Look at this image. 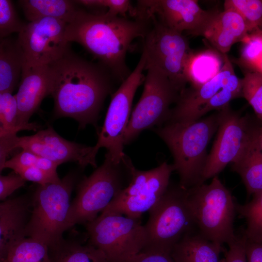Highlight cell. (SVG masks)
I'll return each instance as SVG.
<instances>
[{
    "label": "cell",
    "instance_id": "cell-1",
    "mask_svg": "<svg viewBox=\"0 0 262 262\" xmlns=\"http://www.w3.org/2000/svg\"><path fill=\"white\" fill-rule=\"evenodd\" d=\"M49 67L54 117L74 119L82 129L87 125L97 128L104 101L114 93L116 82L109 70L98 62L78 55L70 48Z\"/></svg>",
    "mask_w": 262,
    "mask_h": 262
},
{
    "label": "cell",
    "instance_id": "cell-2",
    "mask_svg": "<svg viewBox=\"0 0 262 262\" xmlns=\"http://www.w3.org/2000/svg\"><path fill=\"white\" fill-rule=\"evenodd\" d=\"M151 20L96 14L78 9L66 24L65 36L68 42L83 46L98 62L106 67L116 82H122L131 74L126 55L133 41L145 37Z\"/></svg>",
    "mask_w": 262,
    "mask_h": 262
},
{
    "label": "cell",
    "instance_id": "cell-3",
    "mask_svg": "<svg viewBox=\"0 0 262 262\" xmlns=\"http://www.w3.org/2000/svg\"><path fill=\"white\" fill-rule=\"evenodd\" d=\"M222 109L202 119L189 123H166L155 129L171 151L175 171L180 177L179 185L185 189L201 184L208 156L207 147L218 130Z\"/></svg>",
    "mask_w": 262,
    "mask_h": 262
},
{
    "label": "cell",
    "instance_id": "cell-4",
    "mask_svg": "<svg viewBox=\"0 0 262 262\" xmlns=\"http://www.w3.org/2000/svg\"><path fill=\"white\" fill-rule=\"evenodd\" d=\"M81 179L78 171H71L58 182L38 185L31 196L27 237L48 247L63 238L71 195Z\"/></svg>",
    "mask_w": 262,
    "mask_h": 262
},
{
    "label": "cell",
    "instance_id": "cell-5",
    "mask_svg": "<svg viewBox=\"0 0 262 262\" xmlns=\"http://www.w3.org/2000/svg\"><path fill=\"white\" fill-rule=\"evenodd\" d=\"M130 174L124 160L117 163L106 153L101 165L76 185V196L71 202L66 220V230L76 224L95 220L128 185Z\"/></svg>",
    "mask_w": 262,
    "mask_h": 262
},
{
    "label": "cell",
    "instance_id": "cell-6",
    "mask_svg": "<svg viewBox=\"0 0 262 262\" xmlns=\"http://www.w3.org/2000/svg\"><path fill=\"white\" fill-rule=\"evenodd\" d=\"M188 198L196 227L207 240L222 246L237 237L233 222L236 204L230 192L217 176L209 184L188 189Z\"/></svg>",
    "mask_w": 262,
    "mask_h": 262
},
{
    "label": "cell",
    "instance_id": "cell-7",
    "mask_svg": "<svg viewBox=\"0 0 262 262\" xmlns=\"http://www.w3.org/2000/svg\"><path fill=\"white\" fill-rule=\"evenodd\" d=\"M188 195V190L180 185H169L148 211L149 218L144 225L147 243L143 250L171 252L175 245L185 234L197 229Z\"/></svg>",
    "mask_w": 262,
    "mask_h": 262
},
{
    "label": "cell",
    "instance_id": "cell-8",
    "mask_svg": "<svg viewBox=\"0 0 262 262\" xmlns=\"http://www.w3.org/2000/svg\"><path fill=\"white\" fill-rule=\"evenodd\" d=\"M88 241L105 255L109 262H126L147 243L140 219L121 214H100L85 225Z\"/></svg>",
    "mask_w": 262,
    "mask_h": 262
},
{
    "label": "cell",
    "instance_id": "cell-9",
    "mask_svg": "<svg viewBox=\"0 0 262 262\" xmlns=\"http://www.w3.org/2000/svg\"><path fill=\"white\" fill-rule=\"evenodd\" d=\"M150 27L143 38L145 70L151 67L164 73L181 92L188 82L187 67L193 51L182 33L173 30L152 16Z\"/></svg>",
    "mask_w": 262,
    "mask_h": 262
},
{
    "label": "cell",
    "instance_id": "cell-10",
    "mask_svg": "<svg viewBox=\"0 0 262 262\" xmlns=\"http://www.w3.org/2000/svg\"><path fill=\"white\" fill-rule=\"evenodd\" d=\"M129 174L128 184L101 213V214H121L140 219L160 200L169 185L173 164L164 162L148 170L136 169L125 154L123 158Z\"/></svg>",
    "mask_w": 262,
    "mask_h": 262
},
{
    "label": "cell",
    "instance_id": "cell-11",
    "mask_svg": "<svg viewBox=\"0 0 262 262\" xmlns=\"http://www.w3.org/2000/svg\"><path fill=\"white\" fill-rule=\"evenodd\" d=\"M16 148L30 151L58 165L75 162L82 168L88 165L97 168L96 156L99 150L95 146H88L67 140L50 126L30 136L0 135V171L3 170L9 153Z\"/></svg>",
    "mask_w": 262,
    "mask_h": 262
},
{
    "label": "cell",
    "instance_id": "cell-12",
    "mask_svg": "<svg viewBox=\"0 0 262 262\" xmlns=\"http://www.w3.org/2000/svg\"><path fill=\"white\" fill-rule=\"evenodd\" d=\"M147 70L143 93L131 112L125 133V145L143 131L164 124L169 116L170 105L176 103L180 93L159 69L151 67Z\"/></svg>",
    "mask_w": 262,
    "mask_h": 262
},
{
    "label": "cell",
    "instance_id": "cell-13",
    "mask_svg": "<svg viewBox=\"0 0 262 262\" xmlns=\"http://www.w3.org/2000/svg\"><path fill=\"white\" fill-rule=\"evenodd\" d=\"M146 59L142 53L131 74L111 95V101L98 140L95 145L98 149L104 147L113 161L122 162L125 154L124 138L131 115L133 99L138 88L144 82Z\"/></svg>",
    "mask_w": 262,
    "mask_h": 262
},
{
    "label": "cell",
    "instance_id": "cell-14",
    "mask_svg": "<svg viewBox=\"0 0 262 262\" xmlns=\"http://www.w3.org/2000/svg\"><path fill=\"white\" fill-rule=\"evenodd\" d=\"M260 127L252 125L247 117L231 111L229 106L223 108L217 135L202 172L201 184L234 163Z\"/></svg>",
    "mask_w": 262,
    "mask_h": 262
},
{
    "label": "cell",
    "instance_id": "cell-15",
    "mask_svg": "<svg viewBox=\"0 0 262 262\" xmlns=\"http://www.w3.org/2000/svg\"><path fill=\"white\" fill-rule=\"evenodd\" d=\"M67 23L45 17L30 22L18 34L24 63L49 66L62 58L70 48L66 38Z\"/></svg>",
    "mask_w": 262,
    "mask_h": 262
},
{
    "label": "cell",
    "instance_id": "cell-16",
    "mask_svg": "<svg viewBox=\"0 0 262 262\" xmlns=\"http://www.w3.org/2000/svg\"><path fill=\"white\" fill-rule=\"evenodd\" d=\"M135 18L149 20L155 16L166 27L199 36L217 12L204 10L196 0H141L135 7Z\"/></svg>",
    "mask_w": 262,
    "mask_h": 262
},
{
    "label": "cell",
    "instance_id": "cell-17",
    "mask_svg": "<svg viewBox=\"0 0 262 262\" xmlns=\"http://www.w3.org/2000/svg\"><path fill=\"white\" fill-rule=\"evenodd\" d=\"M224 63L219 72L202 85L184 89L179 96L174 108L171 109L165 123H189L197 110L216 94L240 79L235 75L232 65L226 54H222Z\"/></svg>",
    "mask_w": 262,
    "mask_h": 262
},
{
    "label": "cell",
    "instance_id": "cell-18",
    "mask_svg": "<svg viewBox=\"0 0 262 262\" xmlns=\"http://www.w3.org/2000/svg\"><path fill=\"white\" fill-rule=\"evenodd\" d=\"M51 77L49 66L24 63L19 86L15 95L17 104L20 124L26 130L36 131L40 125L30 123L43 99L51 93Z\"/></svg>",
    "mask_w": 262,
    "mask_h": 262
},
{
    "label": "cell",
    "instance_id": "cell-19",
    "mask_svg": "<svg viewBox=\"0 0 262 262\" xmlns=\"http://www.w3.org/2000/svg\"><path fill=\"white\" fill-rule=\"evenodd\" d=\"M32 209L31 196L22 195L0 204V259L15 244L26 238Z\"/></svg>",
    "mask_w": 262,
    "mask_h": 262
},
{
    "label": "cell",
    "instance_id": "cell-20",
    "mask_svg": "<svg viewBox=\"0 0 262 262\" xmlns=\"http://www.w3.org/2000/svg\"><path fill=\"white\" fill-rule=\"evenodd\" d=\"M242 17L231 9L217 12L209 20L199 35L205 38L215 49L226 54L235 43L249 34Z\"/></svg>",
    "mask_w": 262,
    "mask_h": 262
},
{
    "label": "cell",
    "instance_id": "cell-21",
    "mask_svg": "<svg viewBox=\"0 0 262 262\" xmlns=\"http://www.w3.org/2000/svg\"><path fill=\"white\" fill-rule=\"evenodd\" d=\"M224 251L222 246L207 240L196 229L175 245L171 255L174 262H221Z\"/></svg>",
    "mask_w": 262,
    "mask_h": 262
},
{
    "label": "cell",
    "instance_id": "cell-22",
    "mask_svg": "<svg viewBox=\"0 0 262 262\" xmlns=\"http://www.w3.org/2000/svg\"><path fill=\"white\" fill-rule=\"evenodd\" d=\"M260 127L232 166V170L241 177L248 195L262 191V149L259 140Z\"/></svg>",
    "mask_w": 262,
    "mask_h": 262
},
{
    "label": "cell",
    "instance_id": "cell-23",
    "mask_svg": "<svg viewBox=\"0 0 262 262\" xmlns=\"http://www.w3.org/2000/svg\"><path fill=\"white\" fill-rule=\"evenodd\" d=\"M24 62L23 51L17 38L0 39V93H12L21 79Z\"/></svg>",
    "mask_w": 262,
    "mask_h": 262
},
{
    "label": "cell",
    "instance_id": "cell-24",
    "mask_svg": "<svg viewBox=\"0 0 262 262\" xmlns=\"http://www.w3.org/2000/svg\"><path fill=\"white\" fill-rule=\"evenodd\" d=\"M49 247L50 262H109L102 251L88 241L64 238Z\"/></svg>",
    "mask_w": 262,
    "mask_h": 262
},
{
    "label": "cell",
    "instance_id": "cell-25",
    "mask_svg": "<svg viewBox=\"0 0 262 262\" xmlns=\"http://www.w3.org/2000/svg\"><path fill=\"white\" fill-rule=\"evenodd\" d=\"M27 19L32 22L45 17H52L67 24L74 18L78 8L74 0H18Z\"/></svg>",
    "mask_w": 262,
    "mask_h": 262
},
{
    "label": "cell",
    "instance_id": "cell-26",
    "mask_svg": "<svg viewBox=\"0 0 262 262\" xmlns=\"http://www.w3.org/2000/svg\"><path fill=\"white\" fill-rule=\"evenodd\" d=\"M219 56L211 50L199 53L193 52L187 67L188 82L193 87L202 85L213 78L222 66Z\"/></svg>",
    "mask_w": 262,
    "mask_h": 262
},
{
    "label": "cell",
    "instance_id": "cell-27",
    "mask_svg": "<svg viewBox=\"0 0 262 262\" xmlns=\"http://www.w3.org/2000/svg\"><path fill=\"white\" fill-rule=\"evenodd\" d=\"M0 262H50L48 246L30 237L13 246Z\"/></svg>",
    "mask_w": 262,
    "mask_h": 262
},
{
    "label": "cell",
    "instance_id": "cell-28",
    "mask_svg": "<svg viewBox=\"0 0 262 262\" xmlns=\"http://www.w3.org/2000/svg\"><path fill=\"white\" fill-rule=\"evenodd\" d=\"M236 211L246 223L244 233L250 241L262 242V191L253 195L252 200L243 205L236 204Z\"/></svg>",
    "mask_w": 262,
    "mask_h": 262
},
{
    "label": "cell",
    "instance_id": "cell-29",
    "mask_svg": "<svg viewBox=\"0 0 262 262\" xmlns=\"http://www.w3.org/2000/svg\"><path fill=\"white\" fill-rule=\"evenodd\" d=\"M0 135L26 130L19 123L16 99L11 93H0Z\"/></svg>",
    "mask_w": 262,
    "mask_h": 262
},
{
    "label": "cell",
    "instance_id": "cell-30",
    "mask_svg": "<svg viewBox=\"0 0 262 262\" xmlns=\"http://www.w3.org/2000/svg\"><path fill=\"white\" fill-rule=\"evenodd\" d=\"M224 9L237 12L245 20L249 33L258 29L262 22V0H226Z\"/></svg>",
    "mask_w": 262,
    "mask_h": 262
},
{
    "label": "cell",
    "instance_id": "cell-31",
    "mask_svg": "<svg viewBox=\"0 0 262 262\" xmlns=\"http://www.w3.org/2000/svg\"><path fill=\"white\" fill-rule=\"evenodd\" d=\"M242 96L253 108L262 121V73L255 70L247 71L242 79Z\"/></svg>",
    "mask_w": 262,
    "mask_h": 262
},
{
    "label": "cell",
    "instance_id": "cell-32",
    "mask_svg": "<svg viewBox=\"0 0 262 262\" xmlns=\"http://www.w3.org/2000/svg\"><path fill=\"white\" fill-rule=\"evenodd\" d=\"M59 165L52 161L39 156L30 151L22 150L5 163L4 168H10L16 172L20 169L36 167L54 175H58Z\"/></svg>",
    "mask_w": 262,
    "mask_h": 262
},
{
    "label": "cell",
    "instance_id": "cell-33",
    "mask_svg": "<svg viewBox=\"0 0 262 262\" xmlns=\"http://www.w3.org/2000/svg\"><path fill=\"white\" fill-rule=\"evenodd\" d=\"M26 25L18 17L11 0H0V39L14 33H19Z\"/></svg>",
    "mask_w": 262,
    "mask_h": 262
},
{
    "label": "cell",
    "instance_id": "cell-34",
    "mask_svg": "<svg viewBox=\"0 0 262 262\" xmlns=\"http://www.w3.org/2000/svg\"><path fill=\"white\" fill-rule=\"evenodd\" d=\"M79 4L90 7L107 8V14L126 17L129 14L135 17L136 7L128 0H74Z\"/></svg>",
    "mask_w": 262,
    "mask_h": 262
},
{
    "label": "cell",
    "instance_id": "cell-35",
    "mask_svg": "<svg viewBox=\"0 0 262 262\" xmlns=\"http://www.w3.org/2000/svg\"><path fill=\"white\" fill-rule=\"evenodd\" d=\"M242 42L243 46L239 62L251 70H255L262 59V39L250 33Z\"/></svg>",
    "mask_w": 262,
    "mask_h": 262
},
{
    "label": "cell",
    "instance_id": "cell-36",
    "mask_svg": "<svg viewBox=\"0 0 262 262\" xmlns=\"http://www.w3.org/2000/svg\"><path fill=\"white\" fill-rule=\"evenodd\" d=\"M15 172L19 174L26 181H32L38 185L57 183L61 180L58 175H52L36 167L24 168Z\"/></svg>",
    "mask_w": 262,
    "mask_h": 262
},
{
    "label": "cell",
    "instance_id": "cell-37",
    "mask_svg": "<svg viewBox=\"0 0 262 262\" xmlns=\"http://www.w3.org/2000/svg\"><path fill=\"white\" fill-rule=\"evenodd\" d=\"M246 237L244 232L240 236L237 235L235 240L229 244V249L224 251V257L221 262H247L245 243Z\"/></svg>",
    "mask_w": 262,
    "mask_h": 262
},
{
    "label": "cell",
    "instance_id": "cell-38",
    "mask_svg": "<svg viewBox=\"0 0 262 262\" xmlns=\"http://www.w3.org/2000/svg\"><path fill=\"white\" fill-rule=\"evenodd\" d=\"M26 180L19 174L13 172L6 176H0V200L3 201L14 192L23 187Z\"/></svg>",
    "mask_w": 262,
    "mask_h": 262
},
{
    "label": "cell",
    "instance_id": "cell-39",
    "mask_svg": "<svg viewBox=\"0 0 262 262\" xmlns=\"http://www.w3.org/2000/svg\"><path fill=\"white\" fill-rule=\"evenodd\" d=\"M126 262H174L171 252L156 250H143Z\"/></svg>",
    "mask_w": 262,
    "mask_h": 262
},
{
    "label": "cell",
    "instance_id": "cell-40",
    "mask_svg": "<svg viewBox=\"0 0 262 262\" xmlns=\"http://www.w3.org/2000/svg\"><path fill=\"white\" fill-rule=\"evenodd\" d=\"M245 251L247 262H262V242H252L246 238Z\"/></svg>",
    "mask_w": 262,
    "mask_h": 262
},
{
    "label": "cell",
    "instance_id": "cell-41",
    "mask_svg": "<svg viewBox=\"0 0 262 262\" xmlns=\"http://www.w3.org/2000/svg\"><path fill=\"white\" fill-rule=\"evenodd\" d=\"M259 140L260 146L262 149V126L260 127L259 134Z\"/></svg>",
    "mask_w": 262,
    "mask_h": 262
},
{
    "label": "cell",
    "instance_id": "cell-42",
    "mask_svg": "<svg viewBox=\"0 0 262 262\" xmlns=\"http://www.w3.org/2000/svg\"><path fill=\"white\" fill-rule=\"evenodd\" d=\"M255 70L259 71L262 73V59L257 64V65L256 66L255 68Z\"/></svg>",
    "mask_w": 262,
    "mask_h": 262
},
{
    "label": "cell",
    "instance_id": "cell-43",
    "mask_svg": "<svg viewBox=\"0 0 262 262\" xmlns=\"http://www.w3.org/2000/svg\"><path fill=\"white\" fill-rule=\"evenodd\" d=\"M251 33H253L262 39V31L259 30L258 29L251 32Z\"/></svg>",
    "mask_w": 262,
    "mask_h": 262
},
{
    "label": "cell",
    "instance_id": "cell-44",
    "mask_svg": "<svg viewBox=\"0 0 262 262\" xmlns=\"http://www.w3.org/2000/svg\"><path fill=\"white\" fill-rule=\"evenodd\" d=\"M258 29L261 30V31H262V22L261 25H260Z\"/></svg>",
    "mask_w": 262,
    "mask_h": 262
}]
</instances>
